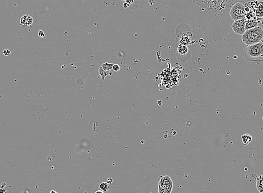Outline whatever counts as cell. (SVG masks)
<instances>
[{"label": "cell", "instance_id": "1", "mask_svg": "<svg viewBox=\"0 0 263 193\" xmlns=\"http://www.w3.org/2000/svg\"><path fill=\"white\" fill-rule=\"evenodd\" d=\"M246 59L249 62L260 64L263 62V40L259 43L246 46L243 53Z\"/></svg>", "mask_w": 263, "mask_h": 193}, {"label": "cell", "instance_id": "2", "mask_svg": "<svg viewBox=\"0 0 263 193\" xmlns=\"http://www.w3.org/2000/svg\"><path fill=\"white\" fill-rule=\"evenodd\" d=\"M242 40L246 46L259 43L263 40V28L257 27L246 30L242 36Z\"/></svg>", "mask_w": 263, "mask_h": 193}, {"label": "cell", "instance_id": "3", "mask_svg": "<svg viewBox=\"0 0 263 193\" xmlns=\"http://www.w3.org/2000/svg\"><path fill=\"white\" fill-rule=\"evenodd\" d=\"M246 14L245 5L239 2L233 5L229 12L231 18L234 21L245 19Z\"/></svg>", "mask_w": 263, "mask_h": 193}, {"label": "cell", "instance_id": "4", "mask_svg": "<svg viewBox=\"0 0 263 193\" xmlns=\"http://www.w3.org/2000/svg\"><path fill=\"white\" fill-rule=\"evenodd\" d=\"M246 20L245 19H241L234 21L232 25V29L233 31L238 35H243L245 32V25Z\"/></svg>", "mask_w": 263, "mask_h": 193}, {"label": "cell", "instance_id": "5", "mask_svg": "<svg viewBox=\"0 0 263 193\" xmlns=\"http://www.w3.org/2000/svg\"><path fill=\"white\" fill-rule=\"evenodd\" d=\"M158 185L161 186V187L165 188L171 192H172V190L173 188V181L171 180V178L168 176H162L159 181Z\"/></svg>", "mask_w": 263, "mask_h": 193}, {"label": "cell", "instance_id": "6", "mask_svg": "<svg viewBox=\"0 0 263 193\" xmlns=\"http://www.w3.org/2000/svg\"><path fill=\"white\" fill-rule=\"evenodd\" d=\"M33 18L29 15L23 16L20 19V24L23 25L30 26L33 23Z\"/></svg>", "mask_w": 263, "mask_h": 193}, {"label": "cell", "instance_id": "7", "mask_svg": "<svg viewBox=\"0 0 263 193\" xmlns=\"http://www.w3.org/2000/svg\"><path fill=\"white\" fill-rule=\"evenodd\" d=\"M258 27V22L256 20L253 18L247 20L246 22L245 29L246 30H249L253 28H254Z\"/></svg>", "mask_w": 263, "mask_h": 193}, {"label": "cell", "instance_id": "8", "mask_svg": "<svg viewBox=\"0 0 263 193\" xmlns=\"http://www.w3.org/2000/svg\"><path fill=\"white\" fill-rule=\"evenodd\" d=\"M256 188L260 193H263V176L259 175L256 178Z\"/></svg>", "mask_w": 263, "mask_h": 193}, {"label": "cell", "instance_id": "9", "mask_svg": "<svg viewBox=\"0 0 263 193\" xmlns=\"http://www.w3.org/2000/svg\"><path fill=\"white\" fill-rule=\"evenodd\" d=\"M263 2L261 1L260 3H259L258 7H256V15L258 17L262 18L263 17Z\"/></svg>", "mask_w": 263, "mask_h": 193}, {"label": "cell", "instance_id": "10", "mask_svg": "<svg viewBox=\"0 0 263 193\" xmlns=\"http://www.w3.org/2000/svg\"><path fill=\"white\" fill-rule=\"evenodd\" d=\"M241 139H242V142H243V143H244V144L245 145H248L249 143L251 142V141L252 140L251 136L249 135V134H247V133L242 135L241 136Z\"/></svg>", "mask_w": 263, "mask_h": 193}, {"label": "cell", "instance_id": "11", "mask_svg": "<svg viewBox=\"0 0 263 193\" xmlns=\"http://www.w3.org/2000/svg\"><path fill=\"white\" fill-rule=\"evenodd\" d=\"M227 1L232 5H233L236 3H238V2L244 4V3H246L247 2H251V1H263V0H227Z\"/></svg>", "mask_w": 263, "mask_h": 193}, {"label": "cell", "instance_id": "12", "mask_svg": "<svg viewBox=\"0 0 263 193\" xmlns=\"http://www.w3.org/2000/svg\"><path fill=\"white\" fill-rule=\"evenodd\" d=\"M180 43L183 45H188L190 43V37L186 35H183L180 38Z\"/></svg>", "mask_w": 263, "mask_h": 193}, {"label": "cell", "instance_id": "13", "mask_svg": "<svg viewBox=\"0 0 263 193\" xmlns=\"http://www.w3.org/2000/svg\"><path fill=\"white\" fill-rule=\"evenodd\" d=\"M178 52L181 54H185L188 53V49L185 45L180 44L178 47Z\"/></svg>", "mask_w": 263, "mask_h": 193}, {"label": "cell", "instance_id": "14", "mask_svg": "<svg viewBox=\"0 0 263 193\" xmlns=\"http://www.w3.org/2000/svg\"><path fill=\"white\" fill-rule=\"evenodd\" d=\"M99 188L103 192H107L109 189V184L108 183L103 182L100 184Z\"/></svg>", "mask_w": 263, "mask_h": 193}, {"label": "cell", "instance_id": "15", "mask_svg": "<svg viewBox=\"0 0 263 193\" xmlns=\"http://www.w3.org/2000/svg\"><path fill=\"white\" fill-rule=\"evenodd\" d=\"M113 65H113V64L105 63V64H103L102 68H103V69L105 70V71H108V70H110L112 68H113Z\"/></svg>", "mask_w": 263, "mask_h": 193}, {"label": "cell", "instance_id": "16", "mask_svg": "<svg viewBox=\"0 0 263 193\" xmlns=\"http://www.w3.org/2000/svg\"><path fill=\"white\" fill-rule=\"evenodd\" d=\"M158 193H171V191L165 188L161 187V186L158 185Z\"/></svg>", "mask_w": 263, "mask_h": 193}, {"label": "cell", "instance_id": "17", "mask_svg": "<svg viewBox=\"0 0 263 193\" xmlns=\"http://www.w3.org/2000/svg\"><path fill=\"white\" fill-rule=\"evenodd\" d=\"M99 73L103 78V80H104L105 77L109 73V71H105V70L103 69L102 68H100L99 69Z\"/></svg>", "mask_w": 263, "mask_h": 193}, {"label": "cell", "instance_id": "18", "mask_svg": "<svg viewBox=\"0 0 263 193\" xmlns=\"http://www.w3.org/2000/svg\"><path fill=\"white\" fill-rule=\"evenodd\" d=\"M38 35H39V37H40V38H45V34H44V32L42 30H39V31Z\"/></svg>", "mask_w": 263, "mask_h": 193}, {"label": "cell", "instance_id": "19", "mask_svg": "<svg viewBox=\"0 0 263 193\" xmlns=\"http://www.w3.org/2000/svg\"><path fill=\"white\" fill-rule=\"evenodd\" d=\"M113 70H114V71H119V70H120V67H119V65H118V64H115V65H113Z\"/></svg>", "mask_w": 263, "mask_h": 193}, {"label": "cell", "instance_id": "20", "mask_svg": "<svg viewBox=\"0 0 263 193\" xmlns=\"http://www.w3.org/2000/svg\"><path fill=\"white\" fill-rule=\"evenodd\" d=\"M3 55H5V56H8L9 55H10L11 54V52L8 50V49H5L3 50Z\"/></svg>", "mask_w": 263, "mask_h": 193}, {"label": "cell", "instance_id": "21", "mask_svg": "<svg viewBox=\"0 0 263 193\" xmlns=\"http://www.w3.org/2000/svg\"><path fill=\"white\" fill-rule=\"evenodd\" d=\"M0 193H7L5 189L3 188H0Z\"/></svg>", "mask_w": 263, "mask_h": 193}, {"label": "cell", "instance_id": "22", "mask_svg": "<svg viewBox=\"0 0 263 193\" xmlns=\"http://www.w3.org/2000/svg\"><path fill=\"white\" fill-rule=\"evenodd\" d=\"M95 193H104V192H103L102 190H97L96 192Z\"/></svg>", "mask_w": 263, "mask_h": 193}, {"label": "cell", "instance_id": "23", "mask_svg": "<svg viewBox=\"0 0 263 193\" xmlns=\"http://www.w3.org/2000/svg\"><path fill=\"white\" fill-rule=\"evenodd\" d=\"M51 193H57V192H54V191H52V192H51Z\"/></svg>", "mask_w": 263, "mask_h": 193}, {"label": "cell", "instance_id": "24", "mask_svg": "<svg viewBox=\"0 0 263 193\" xmlns=\"http://www.w3.org/2000/svg\"><path fill=\"white\" fill-rule=\"evenodd\" d=\"M122 1H127V0H122Z\"/></svg>", "mask_w": 263, "mask_h": 193}]
</instances>
